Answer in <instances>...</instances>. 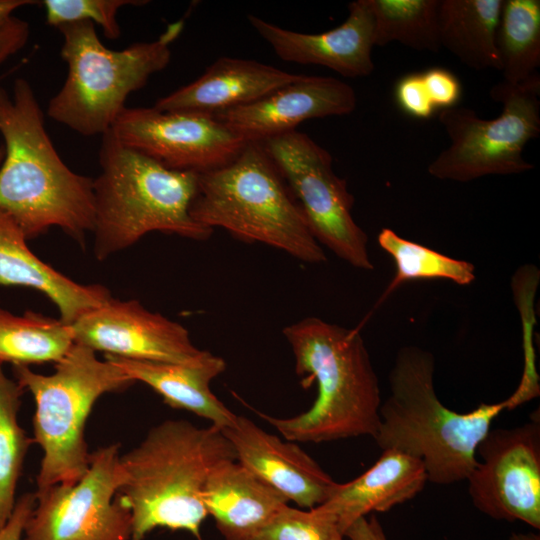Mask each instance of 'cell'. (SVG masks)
<instances>
[{
	"mask_svg": "<svg viewBox=\"0 0 540 540\" xmlns=\"http://www.w3.org/2000/svg\"><path fill=\"white\" fill-rule=\"evenodd\" d=\"M24 390L0 365V529L16 504V489L25 457L33 443L20 426L18 413Z\"/></svg>",
	"mask_w": 540,
	"mask_h": 540,
	"instance_id": "27",
	"label": "cell"
},
{
	"mask_svg": "<svg viewBox=\"0 0 540 540\" xmlns=\"http://www.w3.org/2000/svg\"><path fill=\"white\" fill-rule=\"evenodd\" d=\"M0 209L27 240L58 227L81 245L95 224L93 179L71 170L58 154L30 83L0 85Z\"/></svg>",
	"mask_w": 540,
	"mask_h": 540,
	"instance_id": "1",
	"label": "cell"
},
{
	"mask_svg": "<svg viewBox=\"0 0 540 540\" xmlns=\"http://www.w3.org/2000/svg\"><path fill=\"white\" fill-rule=\"evenodd\" d=\"M467 477L473 505L495 520L540 528L539 417L514 427L490 429L476 450Z\"/></svg>",
	"mask_w": 540,
	"mask_h": 540,
	"instance_id": "12",
	"label": "cell"
},
{
	"mask_svg": "<svg viewBox=\"0 0 540 540\" xmlns=\"http://www.w3.org/2000/svg\"><path fill=\"white\" fill-rule=\"evenodd\" d=\"M428 476L421 460L397 449H384L363 474L337 483L319 507L333 514L343 533L372 512H386L420 493Z\"/></svg>",
	"mask_w": 540,
	"mask_h": 540,
	"instance_id": "20",
	"label": "cell"
},
{
	"mask_svg": "<svg viewBox=\"0 0 540 540\" xmlns=\"http://www.w3.org/2000/svg\"><path fill=\"white\" fill-rule=\"evenodd\" d=\"M380 247L394 260L396 274L383 296L401 283L417 279H445L458 285L471 284L475 266L465 260L446 256L419 243L406 240L392 229L383 228L378 235Z\"/></svg>",
	"mask_w": 540,
	"mask_h": 540,
	"instance_id": "28",
	"label": "cell"
},
{
	"mask_svg": "<svg viewBox=\"0 0 540 540\" xmlns=\"http://www.w3.org/2000/svg\"><path fill=\"white\" fill-rule=\"evenodd\" d=\"M344 536L347 540H388L375 515L356 520L347 528Z\"/></svg>",
	"mask_w": 540,
	"mask_h": 540,
	"instance_id": "36",
	"label": "cell"
},
{
	"mask_svg": "<svg viewBox=\"0 0 540 540\" xmlns=\"http://www.w3.org/2000/svg\"><path fill=\"white\" fill-rule=\"evenodd\" d=\"M71 325L74 342L131 360L193 364L211 353L197 348L188 330L139 301L111 297Z\"/></svg>",
	"mask_w": 540,
	"mask_h": 540,
	"instance_id": "14",
	"label": "cell"
},
{
	"mask_svg": "<svg viewBox=\"0 0 540 540\" xmlns=\"http://www.w3.org/2000/svg\"><path fill=\"white\" fill-rule=\"evenodd\" d=\"M112 131L127 147L177 171L203 173L231 162L247 142L213 115L126 107Z\"/></svg>",
	"mask_w": 540,
	"mask_h": 540,
	"instance_id": "13",
	"label": "cell"
},
{
	"mask_svg": "<svg viewBox=\"0 0 540 540\" xmlns=\"http://www.w3.org/2000/svg\"><path fill=\"white\" fill-rule=\"evenodd\" d=\"M192 218L235 238L259 242L311 264L327 260L275 164L258 142H247L226 165L198 174Z\"/></svg>",
	"mask_w": 540,
	"mask_h": 540,
	"instance_id": "6",
	"label": "cell"
},
{
	"mask_svg": "<svg viewBox=\"0 0 540 540\" xmlns=\"http://www.w3.org/2000/svg\"><path fill=\"white\" fill-rule=\"evenodd\" d=\"M236 460L221 429L187 420H165L119 457L120 502L131 514V540H144L156 528L184 530L202 540L208 516L203 491L219 464Z\"/></svg>",
	"mask_w": 540,
	"mask_h": 540,
	"instance_id": "2",
	"label": "cell"
},
{
	"mask_svg": "<svg viewBox=\"0 0 540 540\" xmlns=\"http://www.w3.org/2000/svg\"><path fill=\"white\" fill-rule=\"evenodd\" d=\"M301 76L255 60L221 57L199 78L158 99L154 107L214 115L253 103Z\"/></svg>",
	"mask_w": 540,
	"mask_h": 540,
	"instance_id": "18",
	"label": "cell"
},
{
	"mask_svg": "<svg viewBox=\"0 0 540 540\" xmlns=\"http://www.w3.org/2000/svg\"><path fill=\"white\" fill-rule=\"evenodd\" d=\"M297 201L319 244L351 266L372 270L368 237L352 217L354 197L335 174L332 157L296 130L260 142Z\"/></svg>",
	"mask_w": 540,
	"mask_h": 540,
	"instance_id": "10",
	"label": "cell"
},
{
	"mask_svg": "<svg viewBox=\"0 0 540 540\" xmlns=\"http://www.w3.org/2000/svg\"><path fill=\"white\" fill-rule=\"evenodd\" d=\"M373 17L374 46L391 42L419 51L438 52L440 0H367Z\"/></svg>",
	"mask_w": 540,
	"mask_h": 540,
	"instance_id": "26",
	"label": "cell"
},
{
	"mask_svg": "<svg viewBox=\"0 0 540 540\" xmlns=\"http://www.w3.org/2000/svg\"><path fill=\"white\" fill-rule=\"evenodd\" d=\"M288 502L237 460L214 468L203 491L206 512L225 540H253Z\"/></svg>",
	"mask_w": 540,
	"mask_h": 540,
	"instance_id": "21",
	"label": "cell"
},
{
	"mask_svg": "<svg viewBox=\"0 0 540 540\" xmlns=\"http://www.w3.org/2000/svg\"><path fill=\"white\" fill-rule=\"evenodd\" d=\"M54 364L49 375L24 365L12 368L15 381L35 402L32 439L42 449L35 492L81 479L90 465L85 427L96 401L135 383L117 365L75 342Z\"/></svg>",
	"mask_w": 540,
	"mask_h": 540,
	"instance_id": "8",
	"label": "cell"
},
{
	"mask_svg": "<svg viewBox=\"0 0 540 540\" xmlns=\"http://www.w3.org/2000/svg\"><path fill=\"white\" fill-rule=\"evenodd\" d=\"M426 91L436 109L456 106L461 96V84L449 70L433 67L421 73Z\"/></svg>",
	"mask_w": 540,
	"mask_h": 540,
	"instance_id": "33",
	"label": "cell"
},
{
	"mask_svg": "<svg viewBox=\"0 0 540 540\" xmlns=\"http://www.w3.org/2000/svg\"><path fill=\"white\" fill-rule=\"evenodd\" d=\"M29 37L27 22L14 18L0 28V63L24 47ZM4 158V147L0 145V165Z\"/></svg>",
	"mask_w": 540,
	"mask_h": 540,
	"instance_id": "34",
	"label": "cell"
},
{
	"mask_svg": "<svg viewBox=\"0 0 540 540\" xmlns=\"http://www.w3.org/2000/svg\"><path fill=\"white\" fill-rule=\"evenodd\" d=\"M502 105L499 116L484 119L468 107L441 109L439 122L450 144L429 164L428 173L440 180L469 182L488 175H513L534 165L523 157L526 144L540 134V75L490 90Z\"/></svg>",
	"mask_w": 540,
	"mask_h": 540,
	"instance_id": "9",
	"label": "cell"
},
{
	"mask_svg": "<svg viewBox=\"0 0 540 540\" xmlns=\"http://www.w3.org/2000/svg\"><path fill=\"white\" fill-rule=\"evenodd\" d=\"M37 3L38 1L34 0H0V28L14 19V11L21 7Z\"/></svg>",
	"mask_w": 540,
	"mask_h": 540,
	"instance_id": "37",
	"label": "cell"
},
{
	"mask_svg": "<svg viewBox=\"0 0 540 540\" xmlns=\"http://www.w3.org/2000/svg\"><path fill=\"white\" fill-rule=\"evenodd\" d=\"M100 173L93 179V252L103 261L150 232L203 241L213 230L195 221L190 206L198 173L166 168L121 143L112 129L102 135Z\"/></svg>",
	"mask_w": 540,
	"mask_h": 540,
	"instance_id": "5",
	"label": "cell"
},
{
	"mask_svg": "<svg viewBox=\"0 0 540 540\" xmlns=\"http://www.w3.org/2000/svg\"><path fill=\"white\" fill-rule=\"evenodd\" d=\"M540 274L537 267L528 264L520 267L512 277L511 288L518 308L522 332L524 369L515 393L527 402L539 395V376L536 370L535 351L532 342L533 327L536 323L534 299L539 284Z\"/></svg>",
	"mask_w": 540,
	"mask_h": 540,
	"instance_id": "29",
	"label": "cell"
},
{
	"mask_svg": "<svg viewBox=\"0 0 540 540\" xmlns=\"http://www.w3.org/2000/svg\"><path fill=\"white\" fill-rule=\"evenodd\" d=\"M74 344L70 324L34 311L15 315L0 307V365L56 363Z\"/></svg>",
	"mask_w": 540,
	"mask_h": 540,
	"instance_id": "24",
	"label": "cell"
},
{
	"mask_svg": "<svg viewBox=\"0 0 540 540\" xmlns=\"http://www.w3.org/2000/svg\"><path fill=\"white\" fill-rule=\"evenodd\" d=\"M434 372L431 352L416 346L398 351L374 439L382 450L397 449L421 460L428 481L448 485L467 479L477 463V447L493 421L521 403L512 394L470 412H456L438 398Z\"/></svg>",
	"mask_w": 540,
	"mask_h": 540,
	"instance_id": "3",
	"label": "cell"
},
{
	"mask_svg": "<svg viewBox=\"0 0 540 540\" xmlns=\"http://www.w3.org/2000/svg\"><path fill=\"white\" fill-rule=\"evenodd\" d=\"M283 335L302 384L315 381L317 396L308 410L290 418L257 414L292 442L374 439L382 401L379 380L359 331L307 317L286 326Z\"/></svg>",
	"mask_w": 540,
	"mask_h": 540,
	"instance_id": "4",
	"label": "cell"
},
{
	"mask_svg": "<svg viewBox=\"0 0 540 540\" xmlns=\"http://www.w3.org/2000/svg\"><path fill=\"white\" fill-rule=\"evenodd\" d=\"M506 540H540V536L533 532L512 533Z\"/></svg>",
	"mask_w": 540,
	"mask_h": 540,
	"instance_id": "38",
	"label": "cell"
},
{
	"mask_svg": "<svg viewBox=\"0 0 540 540\" xmlns=\"http://www.w3.org/2000/svg\"><path fill=\"white\" fill-rule=\"evenodd\" d=\"M105 358L122 369L133 381H140L156 393L165 404L207 419L219 429L233 423L236 414L211 391L210 383L224 372L222 357L210 354L193 364L161 363L131 360L113 355Z\"/></svg>",
	"mask_w": 540,
	"mask_h": 540,
	"instance_id": "22",
	"label": "cell"
},
{
	"mask_svg": "<svg viewBox=\"0 0 540 540\" xmlns=\"http://www.w3.org/2000/svg\"><path fill=\"white\" fill-rule=\"evenodd\" d=\"M395 99L400 109L414 118H429L436 110L426 91L421 73L400 78L395 86Z\"/></svg>",
	"mask_w": 540,
	"mask_h": 540,
	"instance_id": "32",
	"label": "cell"
},
{
	"mask_svg": "<svg viewBox=\"0 0 540 540\" xmlns=\"http://www.w3.org/2000/svg\"><path fill=\"white\" fill-rule=\"evenodd\" d=\"M46 22L54 27L63 24L88 21L99 25L109 39L120 37L118 11L124 6L144 5L139 0H44Z\"/></svg>",
	"mask_w": 540,
	"mask_h": 540,
	"instance_id": "31",
	"label": "cell"
},
{
	"mask_svg": "<svg viewBox=\"0 0 540 540\" xmlns=\"http://www.w3.org/2000/svg\"><path fill=\"white\" fill-rule=\"evenodd\" d=\"M221 431L240 464L302 508L324 503L337 484L297 444L282 441L247 417L236 415Z\"/></svg>",
	"mask_w": 540,
	"mask_h": 540,
	"instance_id": "16",
	"label": "cell"
},
{
	"mask_svg": "<svg viewBox=\"0 0 540 540\" xmlns=\"http://www.w3.org/2000/svg\"><path fill=\"white\" fill-rule=\"evenodd\" d=\"M253 540H347L336 517L319 506L300 510L284 505Z\"/></svg>",
	"mask_w": 540,
	"mask_h": 540,
	"instance_id": "30",
	"label": "cell"
},
{
	"mask_svg": "<svg viewBox=\"0 0 540 540\" xmlns=\"http://www.w3.org/2000/svg\"><path fill=\"white\" fill-rule=\"evenodd\" d=\"M497 49L504 82L516 84L540 67V1L503 0Z\"/></svg>",
	"mask_w": 540,
	"mask_h": 540,
	"instance_id": "25",
	"label": "cell"
},
{
	"mask_svg": "<svg viewBox=\"0 0 540 540\" xmlns=\"http://www.w3.org/2000/svg\"><path fill=\"white\" fill-rule=\"evenodd\" d=\"M119 450L100 447L79 481L34 492L23 540H131V514L118 498Z\"/></svg>",
	"mask_w": 540,
	"mask_h": 540,
	"instance_id": "11",
	"label": "cell"
},
{
	"mask_svg": "<svg viewBox=\"0 0 540 540\" xmlns=\"http://www.w3.org/2000/svg\"><path fill=\"white\" fill-rule=\"evenodd\" d=\"M183 27L184 21L179 20L154 41L112 50L103 45L92 22L58 26L67 75L48 103V116L83 136H102L126 108L128 96L167 67L171 44Z\"/></svg>",
	"mask_w": 540,
	"mask_h": 540,
	"instance_id": "7",
	"label": "cell"
},
{
	"mask_svg": "<svg viewBox=\"0 0 540 540\" xmlns=\"http://www.w3.org/2000/svg\"><path fill=\"white\" fill-rule=\"evenodd\" d=\"M502 5L503 0H440L441 48L471 69L500 71L497 30Z\"/></svg>",
	"mask_w": 540,
	"mask_h": 540,
	"instance_id": "23",
	"label": "cell"
},
{
	"mask_svg": "<svg viewBox=\"0 0 540 540\" xmlns=\"http://www.w3.org/2000/svg\"><path fill=\"white\" fill-rule=\"evenodd\" d=\"M354 89L333 77L302 75L248 105L213 116L246 142L266 139L295 130L303 121L350 114L356 108Z\"/></svg>",
	"mask_w": 540,
	"mask_h": 540,
	"instance_id": "15",
	"label": "cell"
},
{
	"mask_svg": "<svg viewBox=\"0 0 540 540\" xmlns=\"http://www.w3.org/2000/svg\"><path fill=\"white\" fill-rule=\"evenodd\" d=\"M36 503L35 494L27 492L17 500L11 516L0 529V540H23L26 523Z\"/></svg>",
	"mask_w": 540,
	"mask_h": 540,
	"instance_id": "35",
	"label": "cell"
},
{
	"mask_svg": "<svg viewBox=\"0 0 540 540\" xmlns=\"http://www.w3.org/2000/svg\"><path fill=\"white\" fill-rule=\"evenodd\" d=\"M247 19L284 61L323 66L350 78L369 76L375 68L374 25L367 0L349 3L341 25L317 34L285 29L251 14Z\"/></svg>",
	"mask_w": 540,
	"mask_h": 540,
	"instance_id": "17",
	"label": "cell"
},
{
	"mask_svg": "<svg viewBox=\"0 0 540 540\" xmlns=\"http://www.w3.org/2000/svg\"><path fill=\"white\" fill-rule=\"evenodd\" d=\"M0 286L39 291L57 307L60 319L72 324L112 296L100 284L83 285L38 258L16 221L0 209Z\"/></svg>",
	"mask_w": 540,
	"mask_h": 540,
	"instance_id": "19",
	"label": "cell"
}]
</instances>
